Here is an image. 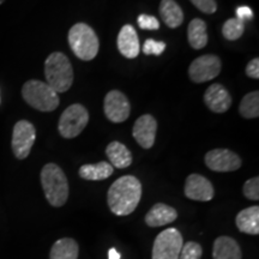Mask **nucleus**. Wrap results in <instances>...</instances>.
Listing matches in <instances>:
<instances>
[{"label":"nucleus","instance_id":"nucleus-4","mask_svg":"<svg viewBox=\"0 0 259 259\" xmlns=\"http://www.w3.org/2000/svg\"><path fill=\"white\" fill-rule=\"evenodd\" d=\"M69 44L74 56L84 61L93 60L99 53V37L85 23H77L70 29Z\"/></svg>","mask_w":259,"mask_h":259},{"label":"nucleus","instance_id":"nucleus-24","mask_svg":"<svg viewBox=\"0 0 259 259\" xmlns=\"http://www.w3.org/2000/svg\"><path fill=\"white\" fill-rule=\"evenodd\" d=\"M239 112L246 119H253L259 116V93L252 92L242 97Z\"/></svg>","mask_w":259,"mask_h":259},{"label":"nucleus","instance_id":"nucleus-17","mask_svg":"<svg viewBox=\"0 0 259 259\" xmlns=\"http://www.w3.org/2000/svg\"><path fill=\"white\" fill-rule=\"evenodd\" d=\"M212 259H242L240 246L231 236H219L213 241Z\"/></svg>","mask_w":259,"mask_h":259},{"label":"nucleus","instance_id":"nucleus-6","mask_svg":"<svg viewBox=\"0 0 259 259\" xmlns=\"http://www.w3.org/2000/svg\"><path fill=\"white\" fill-rule=\"evenodd\" d=\"M89 121V113L87 108L79 103L67 107L59 119V134L64 138L71 139L82 134Z\"/></svg>","mask_w":259,"mask_h":259},{"label":"nucleus","instance_id":"nucleus-10","mask_svg":"<svg viewBox=\"0 0 259 259\" xmlns=\"http://www.w3.org/2000/svg\"><path fill=\"white\" fill-rule=\"evenodd\" d=\"M105 114L112 122H124L131 113V105L128 99L119 90H112L105 97Z\"/></svg>","mask_w":259,"mask_h":259},{"label":"nucleus","instance_id":"nucleus-30","mask_svg":"<svg viewBox=\"0 0 259 259\" xmlns=\"http://www.w3.org/2000/svg\"><path fill=\"white\" fill-rule=\"evenodd\" d=\"M191 3L204 14H215L218 10V4L215 0H191Z\"/></svg>","mask_w":259,"mask_h":259},{"label":"nucleus","instance_id":"nucleus-23","mask_svg":"<svg viewBox=\"0 0 259 259\" xmlns=\"http://www.w3.org/2000/svg\"><path fill=\"white\" fill-rule=\"evenodd\" d=\"M114 171V168L112 167L108 162L101 161L95 164H84L79 168V177L84 180L99 181L105 180L109 178Z\"/></svg>","mask_w":259,"mask_h":259},{"label":"nucleus","instance_id":"nucleus-25","mask_svg":"<svg viewBox=\"0 0 259 259\" xmlns=\"http://www.w3.org/2000/svg\"><path fill=\"white\" fill-rule=\"evenodd\" d=\"M245 30V23L239 18H231L226 21L222 27V34L228 41H235L241 37Z\"/></svg>","mask_w":259,"mask_h":259},{"label":"nucleus","instance_id":"nucleus-32","mask_svg":"<svg viewBox=\"0 0 259 259\" xmlns=\"http://www.w3.org/2000/svg\"><path fill=\"white\" fill-rule=\"evenodd\" d=\"M253 17V11L248 6H240L236 9V18H239L245 23L246 21H250Z\"/></svg>","mask_w":259,"mask_h":259},{"label":"nucleus","instance_id":"nucleus-29","mask_svg":"<svg viewBox=\"0 0 259 259\" xmlns=\"http://www.w3.org/2000/svg\"><path fill=\"white\" fill-rule=\"evenodd\" d=\"M138 24L139 28L144 29V30H157L160 28L157 18L150 15H139Z\"/></svg>","mask_w":259,"mask_h":259},{"label":"nucleus","instance_id":"nucleus-11","mask_svg":"<svg viewBox=\"0 0 259 259\" xmlns=\"http://www.w3.org/2000/svg\"><path fill=\"white\" fill-rule=\"evenodd\" d=\"M205 164L213 171H234L241 167V158L228 149H213L205 155Z\"/></svg>","mask_w":259,"mask_h":259},{"label":"nucleus","instance_id":"nucleus-2","mask_svg":"<svg viewBox=\"0 0 259 259\" xmlns=\"http://www.w3.org/2000/svg\"><path fill=\"white\" fill-rule=\"evenodd\" d=\"M41 185L52 206L60 208L69 198V181L63 169L56 163H48L41 170Z\"/></svg>","mask_w":259,"mask_h":259},{"label":"nucleus","instance_id":"nucleus-5","mask_svg":"<svg viewBox=\"0 0 259 259\" xmlns=\"http://www.w3.org/2000/svg\"><path fill=\"white\" fill-rule=\"evenodd\" d=\"M22 96L29 106L40 112H52L59 106L58 93L54 92L47 83L37 79H30L24 83Z\"/></svg>","mask_w":259,"mask_h":259},{"label":"nucleus","instance_id":"nucleus-1","mask_svg":"<svg viewBox=\"0 0 259 259\" xmlns=\"http://www.w3.org/2000/svg\"><path fill=\"white\" fill-rule=\"evenodd\" d=\"M142 197V184L134 176L119 178L109 187L107 202L113 213L127 216L137 208Z\"/></svg>","mask_w":259,"mask_h":259},{"label":"nucleus","instance_id":"nucleus-34","mask_svg":"<svg viewBox=\"0 0 259 259\" xmlns=\"http://www.w3.org/2000/svg\"><path fill=\"white\" fill-rule=\"evenodd\" d=\"M4 2H5V0H0V5H2Z\"/></svg>","mask_w":259,"mask_h":259},{"label":"nucleus","instance_id":"nucleus-16","mask_svg":"<svg viewBox=\"0 0 259 259\" xmlns=\"http://www.w3.org/2000/svg\"><path fill=\"white\" fill-rule=\"evenodd\" d=\"M178 218L177 210L163 203H157L145 215V223L151 228L166 226L174 222Z\"/></svg>","mask_w":259,"mask_h":259},{"label":"nucleus","instance_id":"nucleus-27","mask_svg":"<svg viewBox=\"0 0 259 259\" xmlns=\"http://www.w3.org/2000/svg\"><path fill=\"white\" fill-rule=\"evenodd\" d=\"M242 192H244V196L246 198L251 200H258L259 199V178L254 177L246 181L244 189H242Z\"/></svg>","mask_w":259,"mask_h":259},{"label":"nucleus","instance_id":"nucleus-3","mask_svg":"<svg viewBox=\"0 0 259 259\" xmlns=\"http://www.w3.org/2000/svg\"><path fill=\"white\" fill-rule=\"evenodd\" d=\"M45 76L54 92H67L73 82V70L69 58L60 52L50 54L45 61Z\"/></svg>","mask_w":259,"mask_h":259},{"label":"nucleus","instance_id":"nucleus-26","mask_svg":"<svg viewBox=\"0 0 259 259\" xmlns=\"http://www.w3.org/2000/svg\"><path fill=\"white\" fill-rule=\"evenodd\" d=\"M203 254V248L198 242L187 241L181 247L179 259H200Z\"/></svg>","mask_w":259,"mask_h":259},{"label":"nucleus","instance_id":"nucleus-33","mask_svg":"<svg viewBox=\"0 0 259 259\" xmlns=\"http://www.w3.org/2000/svg\"><path fill=\"white\" fill-rule=\"evenodd\" d=\"M108 259H121V258H120V254L118 253V251H116L115 248H109Z\"/></svg>","mask_w":259,"mask_h":259},{"label":"nucleus","instance_id":"nucleus-7","mask_svg":"<svg viewBox=\"0 0 259 259\" xmlns=\"http://www.w3.org/2000/svg\"><path fill=\"white\" fill-rule=\"evenodd\" d=\"M184 239L177 228H168L156 236L153 246V259H179Z\"/></svg>","mask_w":259,"mask_h":259},{"label":"nucleus","instance_id":"nucleus-14","mask_svg":"<svg viewBox=\"0 0 259 259\" xmlns=\"http://www.w3.org/2000/svg\"><path fill=\"white\" fill-rule=\"evenodd\" d=\"M204 102L213 113H225L232 106V96L225 87L216 83L210 85L204 94Z\"/></svg>","mask_w":259,"mask_h":259},{"label":"nucleus","instance_id":"nucleus-15","mask_svg":"<svg viewBox=\"0 0 259 259\" xmlns=\"http://www.w3.org/2000/svg\"><path fill=\"white\" fill-rule=\"evenodd\" d=\"M118 50L125 58L135 59L138 57L141 46H139V38L136 29L132 25L126 24L120 29L118 35Z\"/></svg>","mask_w":259,"mask_h":259},{"label":"nucleus","instance_id":"nucleus-22","mask_svg":"<svg viewBox=\"0 0 259 259\" xmlns=\"http://www.w3.org/2000/svg\"><path fill=\"white\" fill-rule=\"evenodd\" d=\"M187 37L191 47L194 50H202L208 44V30L206 23L200 18H194L190 22L187 29Z\"/></svg>","mask_w":259,"mask_h":259},{"label":"nucleus","instance_id":"nucleus-12","mask_svg":"<svg viewBox=\"0 0 259 259\" xmlns=\"http://www.w3.org/2000/svg\"><path fill=\"white\" fill-rule=\"evenodd\" d=\"M185 196L192 200L198 202H209L213 198L215 190L212 184L199 174H191L187 177L184 189Z\"/></svg>","mask_w":259,"mask_h":259},{"label":"nucleus","instance_id":"nucleus-31","mask_svg":"<svg viewBox=\"0 0 259 259\" xmlns=\"http://www.w3.org/2000/svg\"><path fill=\"white\" fill-rule=\"evenodd\" d=\"M246 74H247L250 78L258 79L259 78V59L254 58L246 66Z\"/></svg>","mask_w":259,"mask_h":259},{"label":"nucleus","instance_id":"nucleus-20","mask_svg":"<svg viewBox=\"0 0 259 259\" xmlns=\"http://www.w3.org/2000/svg\"><path fill=\"white\" fill-rule=\"evenodd\" d=\"M79 246L74 239L63 238L54 242L50 259H78Z\"/></svg>","mask_w":259,"mask_h":259},{"label":"nucleus","instance_id":"nucleus-21","mask_svg":"<svg viewBox=\"0 0 259 259\" xmlns=\"http://www.w3.org/2000/svg\"><path fill=\"white\" fill-rule=\"evenodd\" d=\"M160 15L162 21L171 29L180 27L184 22L183 10L174 0H162L160 4Z\"/></svg>","mask_w":259,"mask_h":259},{"label":"nucleus","instance_id":"nucleus-18","mask_svg":"<svg viewBox=\"0 0 259 259\" xmlns=\"http://www.w3.org/2000/svg\"><path fill=\"white\" fill-rule=\"evenodd\" d=\"M235 223L241 233L250 235L259 234V206L253 205L241 210L236 215Z\"/></svg>","mask_w":259,"mask_h":259},{"label":"nucleus","instance_id":"nucleus-19","mask_svg":"<svg viewBox=\"0 0 259 259\" xmlns=\"http://www.w3.org/2000/svg\"><path fill=\"white\" fill-rule=\"evenodd\" d=\"M107 157L111 161L113 168H119V169H124L131 166L132 163V154L131 151L126 148L120 142H112L108 144L106 149Z\"/></svg>","mask_w":259,"mask_h":259},{"label":"nucleus","instance_id":"nucleus-28","mask_svg":"<svg viewBox=\"0 0 259 259\" xmlns=\"http://www.w3.org/2000/svg\"><path fill=\"white\" fill-rule=\"evenodd\" d=\"M166 50V44L163 41H156L149 38L143 45V52L147 56H161Z\"/></svg>","mask_w":259,"mask_h":259},{"label":"nucleus","instance_id":"nucleus-13","mask_svg":"<svg viewBox=\"0 0 259 259\" xmlns=\"http://www.w3.org/2000/svg\"><path fill=\"white\" fill-rule=\"evenodd\" d=\"M157 131V121L153 115L144 114L137 119L134 125V137L144 149H150L155 143Z\"/></svg>","mask_w":259,"mask_h":259},{"label":"nucleus","instance_id":"nucleus-8","mask_svg":"<svg viewBox=\"0 0 259 259\" xmlns=\"http://www.w3.org/2000/svg\"><path fill=\"white\" fill-rule=\"evenodd\" d=\"M36 139V130L28 120H19L12 132L11 147L18 160H24L30 154L32 145Z\"/></svg>","mask_w":259,"mask_h":259},{"label":"nucleus","instance_id":"nucleus-9","mask_svg":"<svg viewBox=\"0 0 259 259\" xmlns=\"http://www.w3.org/2000/svg\"><path fill=\"white\" fill-rule=\"evenodd\" d=\"M221 72V60L213 54H205L192 61L189 69V76L194 83L211 80Z\"/></svg>","mask_w":259,"mask_h":259}]
</instances>
